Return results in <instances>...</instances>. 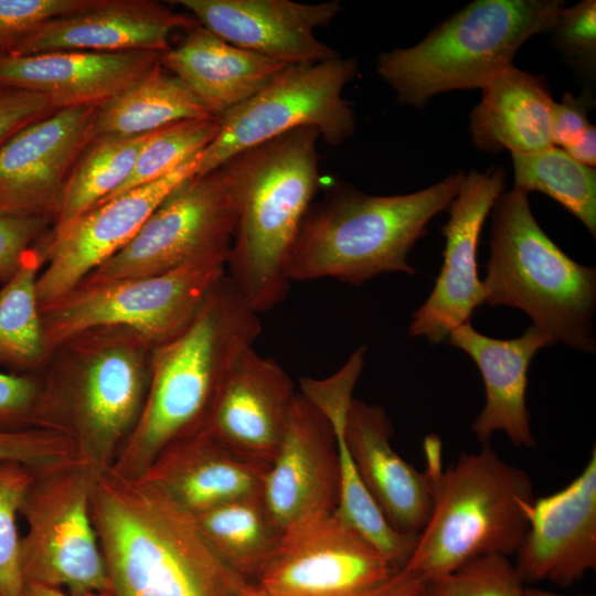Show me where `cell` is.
<instances>
[{
	"label": "cell",
	"instance_id": "12",
	"mask_svg": "<svg viewBox=\"0 0 596 596\" xmlns=\"http://www.w3.org/2000/svg\"><path fill=\"white\" fill-rule=\"evenodd\" d=\"M236 224L230 178L219 169L175 187L135 237L79 285L146 277L228 254Z\"/></svg>",
	"mask_w": 596,
	"mask_h": 596
},
{
	"label": "cell",
	"instance_id": "41",
	"mask_svg": "<svg viewBox=\"0 0 596 596\" xmlns=\"http://www.w3.org/2000/svg\"><path fill=\"white\" fill-rule=\"evenodd\" d=\"M57 110L40 94L0 88V147L20 129Z\"/></svg>",
	"mask_w": 596,
	"mask_h": 596
},
{
	"label": "cell",
	"instance_id": "24",
	"mask_svg": "<svg viewBox=\"0 0 596 596\" xmlns=\"http://www.w3.org/2000/svg\"><path fill=\"white\" fill-rule=\"evenodd\" d=\"M447 340L471 358L483 381L485 405L471 424L476 437L486 444L501 432L518 447H534L525 402L528 372L535 353L555 344L553 340L532 324L518 338L496 339L478 332L470 320Z\"/></svg>",
	"mask_w": 596,
	"mask_h": 596
},
{
	"label": "cell",
	"instance_id": "11",
	"mask_svg": "<svg viewBox=\"0 0 596 596\" xmlns=\"http://www.w3.org/2000/svg\"><path fill=\"white\" fill-rule=\"evenodd\" d=\"M356 72L352 57L288 64L257 94L219 118V132L202 151L195 175L301 127L317 129L330 146L341 145L355 130L354 111L342 92Z\"/></svg>",
	"mask_w": 596,
	"mask_h": 596
},
{
	"label": "cell",
	"instance_id": "31",
	"mask_svg": "<svg viewBox=\"0 0 596 596\" xmlns=\"http://www.w3.org/2000/svg\"><path fill=\"white\" fill-rule=\"evenodd\" d=\"M150 134L95 136L86 145L66 181L51 234L64 230L123 185Z\"/></svg>",
	"mask_w": 596,
	"mask_h": 596
},
{
	"label": "cell",
	"instance_id": "8",
	"mask_svg": "<svg viewBox=\"0 0 596 596\" xmlns=\"http://www.w3.org/2000/svg\"><path fill=\"white\" fill-rule=\"evenodd\" d=\"M563 0H475L411 47L382 52L379 76L398 103L423 108L447 92L482 88L521 46L551 31Z\"/></svg>",
	"mask_w": 596,
	"mask_h": 596
},
{
	"label": "cell",
	"instance_id": "45",
	"mask_svg": "<svg viewBox=\"0 0 596 596\" xmlns=\"http://www.w3.org/2000/svg\"><path fill=\"white\" fill-rule=\"evenodd\" d=\"M104 594H97V595H92V596H103ZM22 596H71V595L60 588L26 583L24 586Z\"/></svg>",
	"mask_w": 596,
	"mask_h": 596
},
{
	"label": "cell",
	"instance_id": "48",
	"mask_svg": "<svg viewBox=\"0 0 596 596\" xmlns=\"http://www.w3.org/2000/svg\"><path fill=\"white\" fill-rule=\"evenodd\" d=\"M103 596H114L110 592L105 593Z\"/></svg>",
	"mask_w": 596,
	"mask_h": 596
},
{
	"label": "cell",
	"instance_id": "17",
	"mask_svg": "<svg viewBox=\"0 0 596 596\" xmlns=\"http://www.w3.org/2000/svg\"><path fill=\"white\" fill-rule=\"evenodd\" d=\"M97 107L60 109L0 147V214L54 222L68 175L94 138Z\"/></svg>",
	"mask_w": 596,
	"mask_h": 596
},
{
	"label": "cell",
	"instance_id": "36",
	"mask_svg": "<svg viewBox=\"0 0 596 596\" xmlns=\"http://www.w3.org/2000/svg\"><path fill=\"white\" fill-rule=\"evenodd\" d=\"M98 0H0V60L46 22L85 10Z\"/></svg>",
	"mask_w": 596,
	"mask_h": 596
},
{
	"label": "cell",
	"instance_id": "19",
	"mask_svg": "<svg viewBox=\"0 0 596 596\" xmlns=\"http://www.w3.org/2000/svg\"><path fill=\"white\" fill-rule=\"evenodd\" d=\"M224 41L285 64L318 63L340 56L315 31L324 28L342 7L339 1L171 0Z\"/></svg>",
	"mask_w": 596,
	"mask_h": 596
},
{
	"label": "cell",
	"instance_id": "38",
	"mask_svg": "<svg viewBox=\"0 0 596 596\" xmlns=\"http://www.w3.org/2000/svg\"><path fill=\"white\" fill-rule=\"evenodd\" d=\"M78 458L72 440L55 430L40 427L0 429V460H15L41 468Z\"/></svg>",
	"mask_w": 596,
	"mask_h": 596
},
{
	"label": "cell",
	"instance_id": "33",
	"mask_svg": "<svg viewBox=\"0 0 596 596\" xmlns=\"http://www.w3.org/2000/svg\"><path fill=\"white\" fill-rule=\"evenodd\" d=\"M219 129V118L206 117L180 120L152 131L129 178L104 201L168 175L202 152L215 139Z\"/></svg>",
	"mask_w": 596,
	"mask_h": 596
},
{
	"label": "cell",
	"instance_id": "35",
	"mask_svg": "<svg viewBox=\"0 0 596 596\" xmlns=\"http://www.w3.org/2000/svg\"><path fill=\"white\" fill-rule=\"evenodd\" d=\"M524 589L514 564L499 554L478 557L424 581V596H523Z\"/></svg>",
	"mask_w": 596,
	"mask_h": 596
},
{
	"label": "cell",
	"instance_id": "10",
	"mask_svg": "<svg viewBox=\"0 0 596 596\" xmlns=\"http://www.w3.org/2000/svg\"><path fill=\"white\" fill-rule=\"evenodd\" d=\"M226 263L209 257L158 275L78 285L40 307L49 355L68 338L100 327L131 329L153 347L172 339L226 274Z\"/></svg>",
	"mask_w": 596,
	"mask_h": 596
},
{
	"label": "cell",
	"instance_id": "16",
	"mask_svg": "<svg viewBox=\"0 0 596 596\" xmlns=\"http://www.w3.org/2000/svg\"><path fill=\"white\" fill-rule=\"evenodd\" d=\"M505 187L507 172L501 167L465 173L448 206L449 219L441 228L445 237L441 269L429 296L412 315L409 337H423L430 344H438L485 304L486 289L478 276L479 238L493 203Z\"/></svg>",
	"mask_w": 596,
	"mask_h": 596
},
{
	"label": "cell",
	"instance_id": "32",
	"mask_svg": "<svg viewBox=\"0 0 596 596\" xmlns=\"http://www.w3.org/2000/svg\"><path fill=\"white\" fill-rule=\"evenodd\" d=\"M514 187L552 198L572 213L596 237L595 168L574 160L553 146L530 155H511Z\"/></svg>",
	"mask_w": 596,
	"mask_h": 596
},
{
	"label": "cell",
	"instance_id": "42",
	"mask_svg": "<svg viewBox=\"0 0 596 596\" xmlns=\"http://www.w3.org/2000/svg\"><path fill=\"white\" fill-rule=\"evenodd\" d=\"M594 105L590 92L574 96L565 93L558 103L554 104L551 119L553 145L562 149L575 142L592 125L588 113Z\"/></svg>",
	"mask_w": 596,
	"mask_h": 596
},
{
	"label": "cell",
	"instance_id": "4",
	"mask_svg": "<svg viewBox=\"0 0 596 596\" xmlns=\"http://www.w3.org/2000/svg\"><path fill=\"white\" fill-rule=\"evenodd\" d=\"M155 347L124 327H100L57 345L41 371L33 425L63 434L79 457L100 470L134 430L141 414Z\"/></svg>",
	"mask_w": 596,
	"mask_h": 596
},
{
	"label": "cell",
	"instance_id": "44",
	"mask_svg": "<svg viewBox=\"0 0 596 596\" xmlns=\"http://www.w3.org/2000/svg\"><path fill=\"white\" fill-rule=\"evenodd\" d=\"M564 150L577 162L595 168L596 164V128L590 125L585 132Z\"/></svg>",
	"mask_w": 596,
	"mask_h": 596
},
{
	"label": "cell",
	"instance_id": "43",
	"mask_svg": "<svg viewBox=\"0 0 596 596\" xmlns=\"http://www.w3.org/2000/svg\"><path fill=\"white\" fill-rule=\"evenodd\" d=\"M366 596H424V581L412 573L398 570Z\"/></svg>",
	"mask_w": 596,
	"mask_h": 596
},
{
	"label": "cell",
	"instance_id": "37",
	"mask_svg": "<svg viewBox=\"0 0 596 596\" xmlns=\"http://www.w3.org/2000/svg\"><path fill=\"white\" fill-rule=\"evenodd\" d=\"M551 42L567 64L589 77L596 66V2L584 0L563 8L551 30Z\"/></svg>",
	"mask_w": 596,
	"mask_h": 596
},
{
	"label": "cell",
	"instance_id": "7",
	"mask_svg": "<svg viewBox=\"0 0 596 596\" xmlns=\"http://www.w3.org/2000/svg\"><path fill=\"white\" fill-rule=\"evenodd\" d=\"M528 194L504 191L491 209L485 304L520 309L554 343L595 353L596 269L572 259L549 237Z\"/></svg>",
	"mask_w": 596,
	"mask_h": 596
},
{
	"label": "cell",
	"instance_id": "3",
	"mask_svg": "<svg viewBox=\"0 0 596 596\" xmlns=\"http://www.w3.org/2000/svg\"><path fill=\"white\" fill-rule=\"evenodd\" d=\"M319 138L315 128H297L221 166L236 207L226 275L258 313L289 291L290 256L319 184Z\"/></svg>",
	"mask_w": 596,
	"mask_h": 596
},
{
	"label": "cell",
	"instance_id": "9",
	"mask_svg": "<svg viewBox=\"0 0 596 596\" xmlns=\"http://www.w3.org/2000/svg\"><path fill=\"white\" fill-rule=\"evenodd\" d=\"M102 471L88 460L35 468L20 514L24 583L60 588L71 596L110 592L91 513V497Z\"/></svg>",
	"mask_w": 596,
	"mask_h": 596
},
{
	"label": "cell",
	"instance_id": "20",
	"mask_svg": "<svg viewBox=\"0 0 596 596\" xmlns=\"http://www.w3.org/2000/svg\"><path fill=\"white\" fill-rule=\"evenodd\" d=\"M515 555L524 583L568 587L596 567V447L578 476L563 489L534 499Z\"/></svg>",
	"mask_w": 596,
	"mask_h": 596
},
{
	"label": "cell",
	"instance_id": "6",
	"mask_svg": "<svg viewBox=\"0 0 596 596\" xmlns=\"http://www.w3.org/2000/svg\"><path fill=\"white\" fill-rule=\"evenodd\" d=\"M465 173L401 195L341 188L309 210L289 260L291 281L334 278L361 285L387 273L414 275L408 255L429 221L448 209Z\"/></svg>",
	"mask_w": 596,
	"mask_h": 596
},
{
	"label": "cell",
	"instance_id": "21",
	"mask_svg": "<svg viewBox=\"0 0 596 596\" xmlns=\"http://www.w3.org/2000/svg\"><path fill=\"white\" fill-rule=\"evenodd\" d=\"M296 395L284 368L251 347L224 380L205 427L234 454L268 469Z\"/></svg>",
	"mask_w": 596,
	"mask_h": 596
},
{
	"label": "cell",
	"instance_id": "27",
	"mask_svg": "<svg viewBox=\"0 0 596 596\" xmlns=\"http://www.w3.org/2000/svg\"><path fill=\"white\" fill-rule=\"evenodd\" d=\"M481 91L468 126L478 149L530 155L554 146L551 119L555 102L543 76L511 65Z\"/></svg>",
	"mask_w": 596,
	"mask_h": 596
},
{
	"label": "cell",
	"instance_id": "34",
	"mask_svg": "<svg viewBox=\"0 0 596 596\" xmlns=\"http://www.w3.org/2000/svg\"><path fill=\"white\" fill-rule=\"evenodd\" d=\"M35 468L15 460H0V596H22L17 518L34 479Z\"/></svg>",
	"mask_w": 596,
	"mask_h": 596
},
{
	"label": "cell",
	"instance_id": "22",
	"mask_svg": "<svg viewBox=\"0 0 596 596\" xmlns=\"http://www.w3.org/2000/svg\"><path fill=\"white\" fill-rule=\"evenodd\" d=\"M199 22L153 0H98L73 14L53 19L20 43L10 56L54 51L163 53L175 30Z\"/></svg>",
	"mask_w": 596,
	"mask_h": 596
},
{
	"label": "cell",
	"instance_id": "23",
	"mask_svg": "<svg viewBox=\"0 0 596 596\" xmlns=\"http://www.w3.org/2000/svg\"><path fill=\"white\" fill-rule=\"evenodd\" d=\"M160 64V53L54 51L0 60V88L32 92L56 108L99 107Z\"/></svg>",
	"mask_w": 596,
	"mask_h": 596
},
{
	"label": "cell",
	"instance_id": "46",
	"mask_svg": "<svg viewBox=\"0 0 596 596\" xmlns=\"http://www.w3.org/2000/svg\"><path fill=\"white\" fill-rule=\"evenodd\" d=\"M237 596H278L257 584H247Z\"/></svg>",
	"mask_w": 596,
	"mask_h": 596
},
{
	"label": "cell",
	"instance_id": "40",
	"mask_svg": "<svg viewBox=\"0 0 596 596\" xmlns=\"http://www.w3.org/2000/svg\"><path fill=\"white\" fill-rule=\"evenodd\" d=\"M41 391L40 375L0 370V429L34 427L33 418Z\"/></svg>",
	"mask_w": 596,
	"mask_h": 596
},
{
	"label": "cell",
	"instance_id": "14",
	"mask_svg": "<svg viewBox=\"0 0 596 596\" xmlns=\"http://www.w3.org/2000/svg\"><path fill=\"white\" fill-rule=\"evenodd\" d=\"M397 571L334 510L287 530L255 584L278 596H366Z\"/></svg>",
	"mask_w": 596,
	"mask_h": 596
},
{
	"label": "cell",
	"instance_id": "30",
	"mask_svg": "<svg viewBox=\"0 0 596 596\" xmlns=\"http://www.w3.org/2000/svg\"><path fill=\"white\" fill-rule=\"evenodd\" d=\"M42 243L0 287V368L10 373L38 375L49 358L36 292L44 266Z\"/></svg>",
	"mask_w": 596,
	"mask_h": 596
},
{
	"label": "cell",
	"instance_id": "26",
	"mask_svg": "<svg viewBox=\"0 0 596 596\" xmlns=\"http://www.w3.org/2000/svg\"><path fill=\"white\" fill-rule=\"evenodd\" d=\"M187 32L180 45L160 54V64L216 118L253 97L288 65L240 49L200 23Z\"/></svg>",
	"mask_w": 596,
	"mask_h": 596
},
{
	"label": "cell",
	"instance_id": "13",
	"mask_svg": "<svg viewBox=\"0 0 596 596\" xmlns=\"http://www.w3.org/2000/svg\"><path fill=\"white\" fill-rule=\"evenodd\" d=\"M356 379L338 371L326 379H308L304 396L340 428L359 477L396 531L418 536L432 510L430 483L392 447V422L382 406L353 397Z\"/></svg>",
	"mask_w": 596,
	"mask_h": 596
},
{
	"label": "cell",
	"instance_id": "28",
	"mask_svg": "<svg viewBox=\"0 0 596 596\" xmlns=\"http://www.w3.org/2000/svg\"><path fill=\"white\" fill-rule=\"evenodd\" d=\"M194 520L217 557L248 584L273 561L285 534L262 493L220 504Z\"/></svg>",
	"mask_w": 596,
	"mask_h": 596
},
{
	"label": "cell",
	"instance_id": "29",
	"mask_svg": "<svg viewBox=\"0 0 596 596\" xmlns=\"http://www.w3.org/2000/svg\"><path fill=\"white\" fill-rule=\"evenodd\" d=\"M206 117L214 116L180 78L159 64L97 107L94 137L139 136L180 120Z\"/></svg>",
	"mask_w": 596,
	"mask_h": 596
},
{
	"label": "cell",
	"instance_id": "18",
	"mask_svg": "<svg viewBox=\"0 0 596 596\" xmlns=\"http://www.w3.org/2000/svg\"><path fill=\"white\" fill-rule=\"evenodd\" d=\"M339 494L340 471L331 425L297 393L281 444L265 473L262 497L286 532L306 520L333 512Z\"/></svg>",
	"mask_w": 596,
	"mask_h": 596
},
{
	"label": "cell",
	"instance_id": "2",
	"mask_svg": "<svg viewBox=\"0 0 596 596\" xmlns=\"http://www.w3.org/2000/svg\"><path fill=\"white\" fill-rule=\"evenodd\" d=\"M260 331L258 312L225 274L190 323L152 349L141 414L110 469L140 477L168 445L204 428L224 380Z\"/></svg>",
	"mask_w": 596,
	"mask_h": 596
},
{
	"label": "cell",
	"instance_id": "1",
	"mask_svg": "<svg viewBox=\"0 0 596 596\" xmlns=\"http://www.w3.org/2000/svg\"><path fill=\"white\" fill-rule=\"evenodd\" d=\"M91 513L114 596H237L248 584L217 557L194 517L139 477L99 471Z\"/></svg>",
	"mask_w": 596,
	"mask_h": 596
},
{
	"label": "cell",
	"instance_id": "15",
	"mask_svg": "<svg viewBox=\"0 0 596 596\" xmlns=\"http://www.w3.org/2000/svg\"><path fill=\"white\" fill-rule=\"evenodd\" d=\"M201 153L159 180L96 204L61 232H50L36 281L40 307L73 290L123 249L167 195L196 174Z\"/></svg>",
	"mask_w": 596,
	"mask_h": 596
},
{
	"label": "cell",
	"instance_id": "47",
	"mask_svg": "<svg viewBox=\"0 0 596 596\" xmlns=\"http://www.w3.org/2000/svg\"><path fill=\"white\" fill-rule=\"evenodd\" d=\"M523 596H566L555 592L525 587ZM576 596H595L594 594L576 595Z\"/></svg>",
	"mask_w": 596,
	"mask_h": 596
},
{
	"label": "cell",
	"instance_id": "25",
	"mask_svg": "<svg viewBox=\"0 0 596 596\" xmlns=\"http://www.w3.org/2000/svg\"><path fill=\"white\" fill-rule=\"evenodd\" d=\"M267 468L224 446L204 427L168 445L139 478L192 517L262 493Z\"/></svg>",
	"mask_w": 596,
	"mask_h": 596
},
{
	"label": "cell",
	"instance_id": "5",
	"mask_svg": "<svg viewBox=\"0 0 596 596\" xmlns=\"http://www.w3.org/2000/svg\"><path fill=\"white\" fill-rule=\"evenodd\" d=\"M424 448L432 510L402 570L426 581L485 555L515 554L535 499L528 472L488 444L478 453H462L445 470L439 438L426 437Z\"/></svg>",
	"mask_w": 596,
	"mask_h": 596
},
{
	"label": "cell",
	"instance_id": "39",
	"mask_svg": "<svg viewBox=\"0 0 596 596\" xmlns=\"http://www.w3.org/2000/svg\"><path fill=\"white\" fill-rule=\"evenodd\" d=\"M52 222L44 219L0 214V285L10 279L24 256L50 233Z\"/></svg>",
	"mask_w": 596,
	"mask_h": 596
}]
</instances>
